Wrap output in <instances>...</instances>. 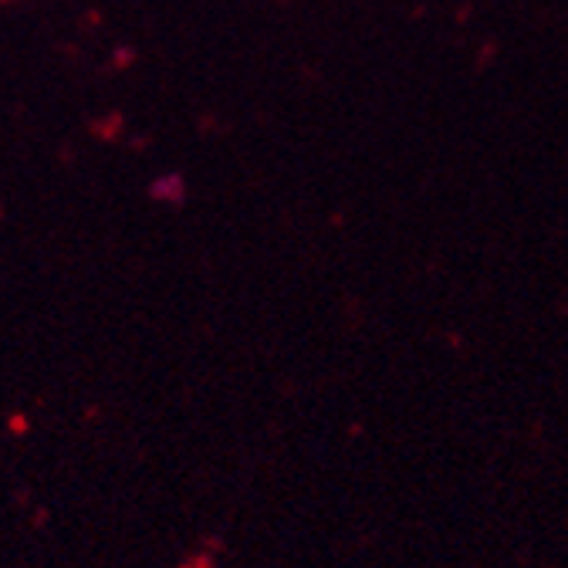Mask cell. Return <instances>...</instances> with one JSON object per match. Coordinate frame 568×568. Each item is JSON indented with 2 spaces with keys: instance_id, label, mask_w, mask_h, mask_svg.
I'll return each instance as SVG.
<instances>
[{
  "instance_id": "obj_1",
  "label": "cell",
  "mask_w": 568,
  "mask_h": 568,
  "mask_svg": "<svg viewBox=\"0 0 568 568\" xmlns=\"http://www.w3.org/2000/svg\"><path fill=\"white\" fill-rule=\"evenodd\" d=\"M183 193H186V183H183V176H180V173H166V176H160V180L153 183V196H156V200L180 203V200H183Z\"/></svg>"
}]
</instances>
